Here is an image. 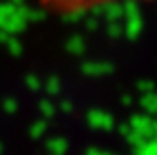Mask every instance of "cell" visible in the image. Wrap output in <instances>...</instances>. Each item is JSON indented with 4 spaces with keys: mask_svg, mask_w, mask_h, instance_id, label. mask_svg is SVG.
Wrapping results in <instances>:
<instances>
[{
    "mask_svg": "<svg viewBox=\"0 0 157 155\" xmlns=\"http://www.w3.org/2000/svg\"><path fill=\"white\" fill-rule=\"evenodd\" d=\"M118 2H135V0H37V4L43 9L58 15H73ZM140 2H146V0H140Z\"/></svg>",
    "mask_w": 157,
    "mask_h": 155,
    "instance_id": "1",
    "label": "cell"
}]
</instances>
